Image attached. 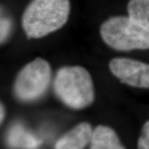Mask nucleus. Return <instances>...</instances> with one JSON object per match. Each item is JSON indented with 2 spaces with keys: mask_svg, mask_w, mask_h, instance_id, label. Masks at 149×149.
Instances as JSON below:
<instances>
[{
  "mask_svg": "<svg viewBox=\"0 0 149 149\" xmlns=\"http://www.w3.org/2000/svg\"><path fill=\"white\" fill-rule=\"evenodd\" d=\"M69 13V0H33L24 11L22 26L30 38H40L61 29Z\"/></svg>",
  "mask_w": 149,
  "mask_h": 149,
  "instance_id": "obj_1",
  "label": "nucleus"
},
{
  "mask_svg": "<svg viewBox=\"0 0 149 149\" xmlns=\"http://www.w3.org/2000/svg\"><path fill=\"white\" fill-rule=\"evenodd\" d=\"M56 95L70 109L79 110L89 107L95 100V88L89 72L80 66L59 68L54 80Z\"/></svg>",
  "mask_w": 149,
  "mask_h": 149,
  "instance_id": "obj_2",
  "label": "nucleus"
},
{
  "mask_svg": "<svg viewBox=\"0 0 149 149\" xmlns=\"http://www.w3.org/2000/svg\"><path fill=\"white\" fill-rule=\"evenodd\" d=\"M100 35L104 42L116 51L149 48V33L129 17L116 16L108 19L100 27Z\"/></svg>",
  "mask_w": 149,
  "mask_h": 149,
  "instance_id": "obj_3",
  "label": "nucleus"
},
{
  "mask_svg": "<svg viewBox=\"0 0 149 149\" xmlns=\"http://www.w3.org/2000/svg\"><path fill=\"white\" fill-rule=\"evenodd\" d=\"M51 79V68L45 59L37 57L24 66L15 78V95L22 102H32L47 90Z\"/></svg>",
  "mask_w": 149,
  "mask_h": 149,
  "instance_id": "obj_4",
  "label": "nucleus"
},
{
  "mask_svg": "<svg viewBox=\"0 0 149 149\" xmlns=\"http://www.w3.org/2000/svg\"><path fill=\"white\" fill-rule=\"evenodd\" d=\"M109 70L122 83L133 87L149 88V64L135 59L116 57L110 61Z\"/></svg>",
  "mask_w": 149,
  "mask_h": 149,
  "instance_id": "obj_5",
  "label": "nucleus"
},
{
  "mask_svg": "<svg viewBox=\"0 0 149 149\" xmlns=\"http://www.w3.org/2000/svg\"><path fill=\"white\" fill-rule=\"evenodd\" d=\"M93 133L89 123H79L57 141L55 149H84L91 141Z\"/></svg>",
  "mask_w": 149,
  "mask_h": 149,
  "instance_id": "obj_6",
  "label": "nucleus"
},
{
  "mask_svg": "<svg viewBox=\"0 0 149 149\" xmlns=\"http://www.w3.org/2000/svg\"><path fill=\"white\" fill-rule=\"evenodd\" d=\"M90 149H125L115 130L111 127L99 125L93 130Z\"/></svg>",
  "mask_w": 149,
  "mask_h": 149,
  "instance_id": "obj_7",
  "label": "nucleus"
},
{
  "mask_svg": "<svg viewBox=\"0 0 149 149\" xmlns=\"http://www.w3.org/2000/svg\"><path fill=\"white\" fill-rule=\"evenodd\" d=\"M8 143L13 148L33 149L40 146L42 141L28 132L22 126L16 125L9 131Z\"/></svg>",
  "mask_w": 149,
  "mask_h": 149,
  "instance_id": "obj_8",
  "label": "nucleus"
},
{
  "mask_svg": "<svg viewBox=\"0 0 149 149\" xmlns=\"http://www.w3.org/2000/svg\"><path fill=\"white\" fill-rule=\"evenodd\" d=\"M128 13L132 21L149 33V0H130Z\"/></svg>",
  "mask_w": 149,
  "mask_h": 149,
  "instance_id": "obj_9",
  "label": "nucleus"
},
{
  "mask_svg": "<svg viewBox=\"0 0 149 149\" xmlns=\"http://www.w3.org/2000/svg\"><path fill=\"white\" fill-rule=\"evenodd\" d=\"M138 149H149V120L143 126L137 143Z\"/></svg>",
  "mask_w": 149,
  "mask_h": 149,
  "instance_id": "obj_10",
  "label": "nucleus"
},
{
  "mask_svg": "<svg viewBox=\"0 0 149 149\" xmlns=\"http://www.w3.org/2000/svg\"><path fill=\"white\" fill-rule=\"evenodd\" d=\"M10 29V22L8 19L1 18V43L6 40Z\"/></svg>",
  "mask_w": 149,
  "mask_h": 149,
  "instance_id": "obj_11",
  "label": "nucleus"
},
{
  "mask_svg": "<svg viewBox=\"0 0 149 149\" xmlns=\"http://www.w3.org/2000/svg\"><path fill=\"white\" fill-rule=\"evenodd\" d=\"M4 117H5L4 107H3L2 104H1V117H0V119H1V124H2V122H3Z\"/></svg>",
  "mask_w": 149,
  "mask_h": 149,
  "instance_id": "obj_12",
  "label": "nucleus"
}]
</instances>
